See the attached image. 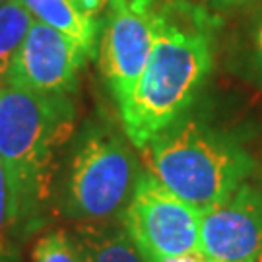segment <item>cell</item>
<instances>
[{
  "label": "cell",
  "instance_id": "1",
  "mask_svg": "<svg viewBox=\"0 0 262 262\" xmlns=\"http://www.w3.org/2000/svg\"><path fill=\"white\" fill-rule=\"evenodd\" d=\"M222 19L200 0H154V45L128 105L122 130L142 148L196 101L214 70Z\"/></svg>",
  "mask_w": 262,
  "mask_h": 262
},
{
  "label": "cell",
  "instance_id": "2",
  "mask_svg": "<svg viewBox=\"0 0 262 262\" xmlns=\"http://www.w3.org/2000/svg\"><path fill=\"white\" fill-rule=\"evenodd\" d=\"M74 124L76 105L70 95L41 94L6 82L0 85V165L19 239L41 224L56 154Z\"/></svg>",
  "mask_w": 262,
  "mask_h": 262
},
{
  "label": "cell",
  "instance_id": "3",
  "mask_svg": "<svg viewBox=\"0 0 262 262\" xmlns=\"http://www.w3.org/2000/svg\"><path fill=\"white\" fill-rule=\"evenodd\" d=\"M144 148L148 171L202 214L256 171L253 154L235 134L188 113Z\"/></svg>",
  "mask_w": 262,
  "mask_h": 262
},
{
  "label": "cell",
  "instance_id": "4",
  "mask_svg": "<svg viewBox=\"0 0 262 262\" xmlns=\"http://www.w3.org/2000/svg\"><path fill=\"white\" fill-rule=\"evenodd\" d=\"M142 175L128 136L92 121L76 136L62 181V214L82 225L121 222Z\"/></svg>",
  "mask_w": 262,
  "mask_h": 262
},
{
  "label": "cell",
  "instance_id": "5",
  "mask_svg": "<svg viewBox=\"0 0 262 262\" xmlns=\"http://www.w3.org/2000/svg\"><path fill=\"white\" fill-rule=\"evenodd\" d=\"M121 224L146 262L202 253V212L169 190L148 169L142 171Z\"/></svg>",
  "mask_w": 262,
  "mask_h": 262
},
{
  "label": "cell",
  "instance_id": "6",
  "mask_svg": "<svg viewBox=\"0 0 262 262\" xmlns=\"http://www.w3.org/2000/svg\"><path fill=\"white\" fill-rule=\"evenodd\" d=\"M154 45V0H107L99 68L119 113L128 105Z\"/></svg>",
  "mask_w": 262,
  "mask_h": 262
},
{
  "label": "cell",
  "instance_id": "7",
  "mask_svg": "<svg viewBox=\"0 0 262 262\" xmlns=\"http://www.w3.org/2000/svg\"><path fill=\"white\" fill-rule=\"evenodd\" d=\"M202 254L214 262L262 258V179L249 177L220 204L202 214Z\"/></svg>",
  "mask_w": 262,
  "mask_h": 262
},
{
  "label": "cell",
  "instance_id": "8",
  "mask_svg": "<svg viewBox=\"0 0 262 262\" xmlns=\"http://www.w3.org/2000/svg\"><path fill=\"white\" fill-rule=\"evenodd\" d=\"M88 62L90 56L72 39L33 19L12 60L6 84L41 94L72 95Z\"/></svg>",
  "mask_w": 262,
  "mask_h": 262
},
{
  "label": "cell",
  "instance_id": "9",
  "mask_svg": "<svg viewBox=\"0 0 262 262\" xmlns=\"http://www.w3.org/2000/svg\"><path fill=\"white\" fill-rule=\"evenodd\" d=\"M31 18L72 39L94 60L99 49L103 18L84 10L74 0H21Z\"/></svg>",
  "mask_w": 262,
  "mask_h": 262
},
{
  "label": "cell",
  "instance_id": "10",
  "mask_svg": "<svg viewBox=\"0 0 262 262\" xmlns=\"http://www.w3.org/2000/svg\"><path fill=\"white\" fill-rule=\"evenodd\" d=\"M76 235L84 247L85 262H146L121 222L82 225Z\"/></svg>",
  "mask_w": 262,
  "mask_h": 262
},
{
  "label": "cell",
  "instance_id": "11",
  "mask_svg": "<svg viewBox=\"0 0 262 262\" xmlns=\"http://www.w3.org/2000/svg\"><path fill=\"white\" fill-rule=\"evenodd\" d=\"M251 8L233 39L231 55L237 72L262 88V2Z\"/></svg>",
  "mask_w": 262,
  "mask_h": 262
},
{
  "label": "cell",
  "instance_id": "12",
  "mask_svg": "<svg viewBox=\"0 0 262 262\" xmlns=\"http://www.w3.org/2000/svg\"><path fill=\"white\" fill-rule=\"evenodd\" d=\"M31 14L21 0H6L0 4V85L6 82L12 60L28 35Z\"/></svg>",
  "mask_w": 262,
  "mask_h": 262
},
{
  "label": "cell",
  "instance_id": "13",
  "mask_svg": "<svg viewBox=\"0 0 262 262\" xmlns=\"http://www.w3.org/2000/svg\"><path fill=\"white\" fill-rule=\"evenodd\" d=\"M33 262H85L84 247L76 233L53 229L37 239Z\"/></svg>",
  "mask_w": 262,
  "mask_h": 262
},
{
  "label": "cell",
  "instance_id": "14",
  "mask_svg": "<svg viewBox=\"0 0 262 262\" xmlns=\"http://www.w3.org/2000/svg\"><path fill=\"white\" fill-rule=\"evenodd\" d=\"M19 243H21V239H19L18 231L12 224V217H10L6 175L0 165V262H21Z\"/></svg>",
  "mask_w": 262,
  "mask_h": 262
},
{
  "label": "cell",
  "instance_id": "15",
  "mask_svg": "<svg viewBox=\"0 0 262 262\" xmlns=\"http://www.w3.org/2000/svg\"><path fill=\"white\" fill-rule=\"evenodd\" d=\"M208 8L222 10V8H243V6H254L260 4L262 0H200Z\"/></svg>",
  "mask_w": 262,
  "mask_h": 262
},
{
  "label": "cell",
  "instance_id": "16",
  "mask_svg": "<svg viewBox=\"0 0 262 262\" xmlns=\"http://www.w3.org/2000/svg\"><path fill=\"white\" fill-rule=\"evenodd\" d=\"M76 4H80L84 10L88 12H92V14H101L105 10V4H107V0H74Z\"/></svg>",
  "mask_w": 262,
  "mask_h": 262
},
{
  "label": "cell",
  "instance_id": "17",
  "mask_svg": "<svg viewBox=\"0 0 262 262\" xmlns=\"http://www.w3.org/2000/svg\"><path fill=\"white\" fill-rule=\"evenodd\" d=\"M163 262H208L204 254H190V256H183V258H173V260H163Z\"/></svg>",
  "mask_w": 262,
  "mask_h": 262
},
{
  "label": "cell",
  "instance_id": "18",
  "mask_svg": "<svg viewBox=\"0 0 262 262\" xmlns=\"http://www.w3.org/2000/svg\"><path fill=\"white\" fill-rule=\"evenodd\" d=\"M4 2H6V0H0V4H4Z\"/></svg>",
  "mask_w": 262,
  "mask_h": 262
},
{
  "label": "cell",
  "instance_id": "19",
  "mask_svg": "<svg viewBox=\"0 0 262 262\" xmlns=\"http://www.w3.org/2000/svg\"><path fill=\"white\" fill-rule=\"evenodd\" d=\"M208 262H214V260H208Z\"/></svg>",
  "mask_w": 262,
  "mask_h": 262
},
{
  "label": "cell",
  "instance_id": "20",
  "mask_svg": "<svg viewBox=\"0 0 262 262\" xmlns=\"http://www.w3.org/2000/svg\"><path fill=\"white\" fill-rule=\"evenodd\" d=\"M258 262H262V258H260V260H258Z\"/></svg>",
  "mask_w": 262,
  "mask_h": 262
}]
</instances>
